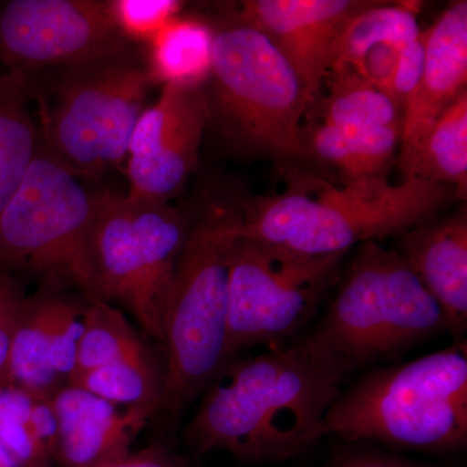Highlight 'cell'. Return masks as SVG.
<instances>
[{"label": "cell", "instance_id": "32", "mask_svg": "<svg viewBox=\"0 0 467 467\" xmlns=\"http://www.w3.org/2000/svg\"><path fill=\"white\" fill-rule=\"evenodd\" d=\"M109 467H187L180 460L162 450L161 447H150L147 450L131 451L125 459Z\"/></svg>", "mask_w": 467, "mask_h": 467}, {"label": "cell", "instance_id": "20", "mask_svg": "<svg viewBox=\"0 0 467 467\" xmlns=\"http://www.w3.org/2000/svg\"><path fill=\"white\" fill-rule=\"evenodd\" d=\"M144 58L156 84L205 85L212 64L213 27L178 15L149 43Z\"/></svg>", "mask_w": 467, "mask_h": 467}, {"label": "cell", "instance_id": "5", "mask_svg": "<svg viewBox=\"0 0 467 467\" xmlns=\"http://www.w3.org/2000/svg\"><path fill=\"white\" fill-rule=\"evenodd\" d=\"M208 128L243 152L306 158L300 78L265 34L234 18L213 27Z\"/></svg>", "mask_w": 467, "mask_h": 467}, {"label": "cell", "instance_id": "24", "mask_svg": "<svg viewBox=\"0 0 467 467\" xmlns=\"http://www.w3.org/2000/svg\"><path fill=\"white\" fill-rule=\"evenodd\" d=\"M165 370L152 358L119 361L73 374L67 384L79 387L103 400L125 408L159 413L164 396Z\"/></svg>", "mask_w": 467, "mask_h": 467}, {"label": "cell", "instance_id": "12", "mask_svg": "<svg viewBox=\"0 0 467 467\" xmlns=\"http://www.w3.org/2000/svg\"><path fill=\"white\" fill-rule=\"evenodd\" d=\"M207 129L205 85H165L159 100L144 109L131 135L128 193L171 201L198 168Z\"/></svg>", "mask_w": 467, "mask_h": 467}, {"label": "cell", "instance_id": "7", "mask_svg": "<svg viewBox=\"0 0 467 467\" xmlns=\"http://www.w3.org/2000/svg\"><path fill=\"white\" fill-rule=\"evenodd\" d=\"M153 84L144 58L129 48L58 67L39 101V137L77 175L100 177L128 159L129 143Z\"/></svg>", "mask_w": 467, "mask_h": 467}, {"label": "cell", "instance_id": "19", "mask_svg": "<svg viewBox=\"0 0 467 467\" xmlns=\"http://www.w3.org/2000/svg\"><path fill=\"white\" fill-rule=\"evenodd\" d=\"M32 99L29 77L0 69V214L23 183L38 150Z\"/></svg>", "mask_w": 467, "mask_h": 467}, {"label": "cell", "instance_id": "2", "mask_svg": "<svg viewBox=\"0 0 467 467\" xmlns=\"http://www.w3.org/2000/svg\"><path fill=\"white\" fill-rule=\"evenodd\" d=\"M457 199L445 184L423 178L334 184L296 171L285 192L243 205L242 234L297 254H346L353 245L402 235Z\"/></svg>", "mask_w": 467, "mask_h": 467}, {"label": "cell", "instance_id": "16", "mask_svg": "<svg viewBox=\"0 0 467 467\" xmlns=\"http://www.w3.org/2000/svg\"><path fill=\"white\" fill-rule=\"evenodd\" d=\"M400 236L399 252L441 306L448 333L462 339L467 328L466 205Z\"/></svg>", "mask_w": 467, "mask_h": 467}, {"label": "cell", "instance_id": "31", "mask_svg": "<svg viewBox=\"0 0 467 467\" xmlns=\"http://www.w3.org/2000/svg\"><path fill=\"white\" fill-rule=\"evenodd\" d=\"M335 467H429L383 451H358L344 457Z\"/></svg>", "mask_w": 467, "mask_h": 467}, {"label": "cell", "instance_id": "18", "mask_svg": "<svg viewBox=\"0 0 467 467\" xmlns=\"http://www.w3.org/2000/svg\"><path fill=\"white\" fill-rule=\"evenodd\" d=\"M401 129L344 128L319 121L304 135L306 153L348 181L387 178L399 156Z\"/></svg>", "mask_w": 467, "mask_h": 467}, {"label": "cell", "instance_id": "22", "mask_svg": "<svg viewBox=\"0 0 467 467\" xmlns=\"http://www.w3.org/2000/svg\"><path fill=\"white\" fill-rule=\"evenodd\" d=\"M405 178L418 177L445 184L465 201L467 192V91L432 125L416 155L402 171Z\"/></svg>", "mask_w": 467, "mask_h": 467}, {"label": "cell", "instance_id": "15", "mask_svg": "<svg viewBox=\"0 0 467 467\" xmlns=\"http://www.w3.org/2000/svg\"><path fill=\"white\" fill-rule=\"evenodd\" d=\"M422 75L405 109L399 167L414 158L439 117L467 91V2L448 5L426 29Z\"/></svg>", "mask_w": 467, "mask_h": 467}, {"label": "cell", "instance_id": "1", "mask_svg": "<svg viewBox=\"0 0 467 467\" xmlns=\"http://www.w3.org/2000/svg\"><path fill=\"white\" fill-rule=\"evenodd\" d=\"M349 374L313 333L227 361L202 393L187 444L250 461L296 456L326 435V416Z\"/></svg>", "mask_w": 467, "mask_h": 467}, {"label": "cell", "instance_id": "6", "mask_svg": "<svg viewBox=\"0 0 467 467\" xmlns=\"http://www.w3.org/2000/svg\"><path fill=\"white\" fill-rule=\"evenodd\" d=\"M441 331L447 322L441 306L400 252L368 242L313 334L352 373Z\"/></svg>", "mask_w": 467, "mask_h": 467}, {"label": "cell", "instance_id": "10", "mask_svg": "<svg viewBox=\"0 0 467 467\" xmlns=\"http://www.w3.org/2000/svg\"><path fill=\"white\" fill-rule=\"evenodd\" d=\"M343 257L297 254L239 233L229 260L226 362L239 350L281 346L296 334L333 285Z\"/></svg>", "mask_w": 467, "mask_h": 467}, {"label": "cell", "instance_id": "26", "mask_svg": "<svg viewBox=\"0 0 467 467\" xmlns=\"http://www.w3.org/2000/svg\"><path fill=\"white\" fill-rule=\"evenodd\" d=\"M150 358L152 356L121 310L106 301L88 300L73 374L113 362Z\"/></svg>", "mask_w": 467, "mask_h": 467}, {"label": "cell", "instance_id": "11", "mask_svg": "<svg viewBox=\"0 0 467 467\" xmlns=\"http://www.w3.org/2000/svg\"><path fill=\"white\" fill-rule=\"evenodd\" d=\"M130 48L109 0H9L0 3V69L26 77Z\"/></svg>", "mask_w": 467, "mask_h": 467}, {"label": "cell", "instance_id": "33", "mask_svg": "<svg viewBox=\"0 0 467 467\" xmlns=\"http://www.w3.org/2000/svg\"><path fill=\"white\" fill-rule=\"evenodd\" d=\"M0 467H17L16 463L8 456L7 451L0 445Z\"/></svg>", "mask_w": 467, "mask_h": 467}, {"label": "cell", "instance_id": "13", "mask_svg": "<svg viewBox=\"0 0 467 467\" xmlns=\"http://www.w3.org/2000/svg\"><path fill=\"white\" fill-rule=\"evenodd\" d=\"M371 0H248L236 20L265 34L315 106L344 27Z\"/></svg>", "mask_w": 467, "mask_h": 467}, {"label": "cell", "instance_id": "3", "mask_svg": "<svg viewBox=\"0 0 467 467\" xmlns=\"http://www.w3.org/2000/svg\"><path fill=\"white\" fill-rule=\"evenodd\" d=\"M242 229L241 209L211 202L192 223L169 287L162 340L161 409L178 416L226 364L229 260Z\"/></svg>", "mask_w": 467, "mask_h": 467}, {"label": "cell", "instance_id": "25", "mask_svg": "<svg viewBox=\"0 0 467 467\" xmlns=\"http://www.w3.org/2000/svg\"><path fill=\"white\" fill-rule=\"evenodd\" d=\"M417 15L413 3H368L344 27L330 67H350L368 48L380 43L407 46L413 42L422 32Z\"/></svg>", "mask_w": 467, "mask_h": 467}, {"label": "cell", "instance_id": "4", "mask_svg": "<svg viewBox=\"0 0 467 467\" xmlns=\"http://www.w3.org/2000/svg\"><path fill=\"white\" fill-rule=\"evenodd\" d=\"M325 432L398 450H463L466 343L368 373L340 393L326 416Z\"/></svg>", "mask_w": 467, "mask_h": 467}, {"label": "cell", "instance_id": "29", "mask_svg": "<svg viewBox=\"0 0 467 467\" xmlns=\"http://www.w3.org/2000/svg\"><path fill=\"white\" fill-rule=\"evenodd\" d=\"M426 36V29H422L413 42L405 46L399 57L389 90H387V95L391 98L393 103L404 116L408 101L416 90L420 75H422L423 64H425Z\"/></svg>", "mask_w": 467, "mask_h": 467}, {"label": "cell", "instance_id": "30", "mask_svg": "<svg viewBox=\"0 0 467 467\" xmlns=\"http://www.w3.org/2000/svg\"><path fill=\"white\" fill-rule=\"evenodd\" d=\"M26 296L9 275L0 273V371L7 361Z\"/></svg>", "mask_w": 467, "mask_h": 467}, {"label": "cell", "instance_id": "27", "mask_svg": "<svg viewBox=\"0 0 467 467\" xmlns=\"http://www.w3.org/2000/svg\"><path fill=\"white\" fill-rule=\"evenodd\" d=\"M110 14L119 33L129 43H149L180 15L177 0H109Z\"/></svg>", "mask_w": 467, "mask_h": 467}, {"label": "cell", "instance_id": "28", "mask_svg": "<svg viewBox=\"0 0 467 467\" xmlns=\"http://www.w3.org/2000/svg\"><path fill=\"white\" fill-rule=\"evenodd\" d=\"M85 304L61 294L52 324L51 367L61 379H69L77 367L79 340L84 333Z\"/></svg>", "mask_w": 467, "mask_h": 467}, {"label": "cell", "instance_id": "9", "mask_svg": "<svg viewBox=\"0 0 467 467\" xmlns=\"http://www.w3.org/2000/svg\"><path fill=\"white\" fill-rule=\"evenodd\" d=\"M82 180L39 137L23 183L0 214V273L26 272L48 285H73L90 300L88 243L101 192Z\"/></svg>", "mask_w": 467, "mask_h": 467}, {"label": "cell", "instance_id": "23", "mask_svg": "<svg viewBox=\"0 0 467 467\" xmlns=\"http://www.w3.org/2000/svg\"><path fill=\"white\" fill-rule=\"evenodd\" d=\"M321 121L344 128L373 129L404 126V115L386 92L347 67H333L324 85Z\"/></svg>", "mask_w": 467, "mask_h": 467}, {"label": "cell", "instance_id": "14", "mask_svg": "<svg viewBox=\"0 0 467 467\" xmlns=\"http://www.w3.org/2000/svg\"><path fill=\"white\" fill-rule=\"evenodd\" d=\"M57 420L55 456L64 467H109L131 453V445L155 411L116 407L66 384L51 398Z\"/></svg>", "mask_w": 467, "mask_h": 467}, {"label": "cell", "instance_id": "17", "mask_svg": "<svg viewBox=\"0 0 467 467\" xmlns=\"http://www.w3.org/2000/svg\"><path fill=\"white\" fill-rule=\"evenodd\" d=\"M55 288L47 285L24 301L7 361L0 371V387L41 399H51L63 387L50 359L52 324L61 297Z\"/></svg>", "mask_w": 467, "mask_h": 467}, {"label": "cell", "instance_id": "21", "mask_svg": "<svg viewBox=\"0 0 467 467\" xmlns=\"http://www.w3.org/2000/svg\"><path fill=\"white\" fill-rule=\"evenodd\" d=\"M57 441L50 399L0 387V445L17 467H47Z\"/></svg>", "mask_w": 467, "mask_h": 467}, {"label": "cell", "instance_id": "8", "mask_svg": "<svg viewBox=\"0 0 467 467\" xmlns=\"http://www.w3.org/2000/svg\"><path fill=\"white\" fill-rule=\"evenodd\" d=\"M190 223L167 201L101 192L88 243L90 300L119 303L161 342L169 287Z\"/></svg>", "mask_w": 467, "mask_h": 467}]
</instances>
